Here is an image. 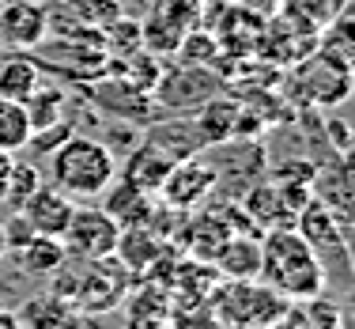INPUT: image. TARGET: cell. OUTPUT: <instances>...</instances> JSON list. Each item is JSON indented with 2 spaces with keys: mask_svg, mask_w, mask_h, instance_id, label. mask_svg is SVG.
Returning <instances> with one entry per match:
<instances>
[{
  "mask_svg": "<svg viewBox=\"0 0 355 329\" xmlns=\"http://www.w3.org/2000/svg\"><path fill=\"white\" fill-rule=\"evenodd\" d=\"M268 288H276L287 303L314 299L329 288V273L310 242L295 231V223H280L261 231V276Z\"/></svg>",
  "mask_w": 355,
  "mask_h": 329,
  "instance_id": "cell-1",
  "label": "cell"
},
{
  "mask_svg": "<svg viewBox=\"0 0 355 329\" xmlns=\"http://www.w3.org/2000/svg\"><path fill=\"white\" fill-rule=\"evenodd\" d=\"M46 163H49V185H57L72 201H98L106 193V185L117 178V155L103 140L80 137V133H72L57 151H49Z\"/></svg>",
  "mask_w": 355,
  "mask_h": 329,
  "instance_id": "cell-2",
  "label": "cell"
},
{
  "mask_svg": "<svg viewBox=\"0 0 355 329\" xmlns=\"http://www.w3.org/2000/svg\"><path fill=\"white\" fill-rule=\"evenodd\" d=\"M287 307L291 303L265 280H227L212 295V314L234 326H272L280 314H287Z\"/></svg>",
  "mask_w": 355,
  "mask_h": 329,
  "instance_id": "cell-3",
  "label": "cell"
},
{
  "mask_svg": "<svg viewBox=\"0 0 355 329\" xmlns=\"http://www.w3.org/2000/svg\"><path fill=\"white\" fill-rule=\"evenodd\" d=\"M219 189V174H216V163L197 151V155L182 159L166 171L163 185H159L155 197L163 201V208L171 212H197L200 205H208V197H216Z\"/></svg>",
  "mask_w": 355,
  "mask_h": 329,
  "instance_id": "cell-4",
  "label": "cell"
},
{
  "mask_svg": "<svg viewBox=\"0 0 355 329\" xmlns=\"http://www.w3.org/2000/svg\"><path fill=\"white\" fill-rule=\"evenodd\" d=\"M117 239H121V227L106 208H76L61 235V246L80 265H95V261L114 258Z\"/></svg>",
  "mask_w": 355,
  "mask_h": 329,
  "instance_id": "cell-5",
  "label": "cell"
},
{
  "mask_svg": "<svg viewBox=\"0 0 355 329\" xmlns=\"http://www.w3.org/2000/svg\"><path fill=\"white\" fill-rule=\"evenodd\" d=\"M295 83H299V95L306 99V103L340 106V103H348V95H352V61L325 46L321 53H314L299 69Z\"/></svg>",
  "mask_w": 355,
  "mask_h": 329,
  "instance_id": "cell-6",
  "label": "cell"
},
{
  "mask_svg": "<svg viewBox=\"0 0 355 329\" xmlns=\"http://www.w3.org/2000/svg\"><path fill=\"white\" fill-rule=\"evenodd\" d=\"M49 38V12L42 0H0V53H27Z\"/></svg>",
  "mask_w": 355,
  "mask_h": 329,
  "instance_id": "cell-7",
  "label": "cell"
},
{
  "mask_svg": "<svg viewBox=\"0 0 355 329\" xmlns=\"http://www.w3.org/2000/svg\"><path fill=\"white\" fill-rule=\"evenodd\" d=\"M295 231L310 242V250L321 258V254H348V231L340 227V219L329 212L318 197H310L306 205L295 212Z\"/></svg>",
  "mask_w": 355,
  "mask_h": 329,
  "instance_id": "cell-8",
  "label": "cell"
},
{
  "mask_svg": "<svg viewBox=\"0 0 355 329\" xmlns=\"http://www.w3.org/2000/svg\"><path fill=\"white\" fill-rule=\"evenodd\" d=\"M76 212V201L64 197L57 185H38L27 201L19 205V216L27 219V227L35 235H49V239H61L69 219Z\"/></svg>",
  "mask_w": 355,
  "mask_h": 329,
  "instance_id": "cell-9",
  "label": "cell"
},
{
  "mask_svg": "<svg viewBox=\"0 0 355 329\" xmlns=\"http://www.w3.org/2000/svg\"><path fill=\"white\" fill-rule=\"evenodd\" d=\"M239 114L242 106L234 99H223V95H212L197 106V114L189 117L193 121V133H197L200 148H219V144H231L234 140V129H239Z\"/></svg>",
  "mask_w": 355,
  "mask_h": 329,
  "instance_id": "cell-10",
  "label": "cell"
},
{
  "mask_svg": "<svg viewBox=\"0 0 355 329\" xmlns=\"http://www.w3.org/2000/svg\"><path fill=\"white\" fill-rule=\"evenodd\" d=\"M212 95H219V83L212 80V72H205V69L171 72L166 80H159V103L171 106V110H197Z\"/></svg>",
  "mask_w": 355,
  "mask_h": 329,
  "instance_id": "cell-11",
  "label": "cell"
},
{
  "mask_svg": "<svg viewBox=\"0 0 355 329\" xmlns=\"http://www.w3.org/2000/svg\"><path fill=\"white\" fill-rule=\"evenodd\" d=\"M103 208L117 219V227H144L155 212V197L129 185L125 178H114L103 193Z\"/></svg>",
  "mask_w": 355,
  "mask_h": 329,
  "instance_id": "cell-12",
  "label": "cell"
},
{
  "mask_svg": "<svg viewBox=\"0 0 355 329\" xmlns=\"http://www.w3.org/2000/svg\"><path fill=\"white\" fill-rule=\"evenodd\" d=\"M223 280H257L261 276V235H231L212 258Z\"/></svg>",
  "mask_w": 355,
  "mask_h": 329,
  "instance_id": "cell-13",
  "label": "cell"
},
{
  "mask_svg": "<svg viewBox=\"0 0 355 329\" xmlns=\"http://www.w3.org/2000/svg\"><path fill=\"white\" fill-rule=\"evenodd\" d=\"M242 212H246L253 219V227L257 231H268V227H280V223H291V208L284 205V193L280 185H276L272 178H261L253 182L246 193H242Z\"/></svg>",
  "mask_w": 355,
  "mask_h": 329,
  "instance_id": "cell-14",
  "label": "cell"
},
{
  "mask_svg": "<svg viewBox=\"0 0 355 329\" xmlns=\"http://www.w3.org/2000/svg\"><path fill=\"white\" fill-rule=\"evenodd\" d=\"M144 144H148L151 151H159L166 163H182V159L205 151V148H200V140H197V133H193V121H189V117L151 125V129L144 133Z\"/></svg>",
  "mask_w": 355,
  "mask_h": 329,
  "instance_id": "cell-15",
  "label": "cell"
},
{
  "mask_svg": "<svg viewBox=\"0 0 355 329\" xmlns=\"http://www.w3.org/2000/svg\"><path fill=\"white\" fill-rule=\"evenodd\" d=\"M171 167L174 163H166L159 151H151L148 144H137L125 163H117V178H125L129 185H137V189H144V193H151V197H155Z\"/></svg>",
  "mask_w": 355,
  "mask_h": 329,
  "instance_id": "cell-16",
  "label": "cell"
},
{
  "mask_svg": "<svg viewBox=\"0 0 355 329\" xmlns=\"http://www.w3.org/2000/svg\"><path fill=\"white\" fill-rule=\"evenodd\" d=\"M231 235L234 231H231V223H227V216L219 212V208H208L205 216H193L189 227H185V242H189V250L197 261H212Z\"/></svg>",
  "mask_w": 355,
  "mask_h": 329,
  "instance_id": "cell-17",
  "label": "cell"
},
{
  "mask_svg": "<svg viewBox=\"0 0 355 329\" xmlns=\"http://www.w3.org/2000/svg\"><path fill=\"white\" fill-rule=\"evenodd\" d=\"M38 83H42V69L27 53H4L0 57V99L27 103Z\"/></svg>",
  "mask_w": 355,
  "mask_h": 329,
  "instance_id": "cell-18",
  "label": "cell"
},
{
  "mask_svg": "<svg viewBox=\"0 0 355 329\" xmlns=\"http://www.w3.org/2000/svg\"><path fill=\"white\" fill-rule=\"evenodd\" d=\"M117 258L125 261L129 269H148L163 258V239H159L151 227H121V239H117Z\"/></svg>",
  "mask_w": 355,
  "mask_h": 329,
  "instance_id": "cell-19",
  "label": "cell"
},
{
  "mask_svg": "<svg viewBox=\"0 0 355 329\" xmlns=\"http://www.w3.org/2000/svg\"><path fill=\"white\" fill-rule=\"evenodd\" d=\"M15 254H19L23 273H31V276H53V273H61L64 261H69L61 239H49V235H35V239H31L27 246H19Z\"/></svg>",
  "mask_w": 355,
  "mask_h": 329,
  "instance_id": "cell-20",
  "label": "cell"
},
{
  "mask_svg": "<svg viewBox=\"0 0 355 329\" xmlns=\"http://www.w3.org/2000/svg\"><path fill=\"white\" fill-rule=\"evenodd\" d=\"M61 4L64 15H72L76 27H91V31H106L121 19V0H49Z\"/></svg>",
  "mask_w": 355,
  "mask_h": 329,
  "instance_id": "cell-21",
  "label": "cell"
},
{
  "mask_svg": "<svg viewBox=\"0 0 355 329\" xmlns=\"http://www.w3.org/2000/svg\"><path fill=\"white\" fill-rule=\"evenodd\" d=\"M31 140V117L27 106L15 99H0V151H23Z\"/></svg>",
  "mask_w": 355,
  "mask_h": 329,
  "instance_id": "cell-22",
  "label": "cell"
},
{
  "mask_svg": "<svg viewBox=\"0 0 355 329\" xmlns=\"http://www.w3.org/2000/svg\"><path fill=\"white\" fill-rule=\"evenodd\" d=\"M64 103H69V95H64L61 87H46V83H38L35 91H31V99L23 106H27V117H31V133L35 129H46V125L61 121L64 117Z\"/></svg>",
  "mask_w": 355,
  "mask_h": 329,
  "instance_id": "cell-23",
  "label": "cell"
},
{
  "mask_svg": "<svg viewBox=\"0 0 355 329\" xmlns=\"http://www.w3.org/2000/svg\"><path fill=\"white\" fill-rule=\"evenodd\" d=\"M38 185H42L38 167L31 163V159H23V163L15 159V163H12V174H8V185H4V197H0V201H4L12 212H19V205L38 189Z\"/></svg>",
  "mask_w": 355,
  "mask_h": 329,
  "instance_id": "cell-24",
  "label": "cell"
},
{
  "mask_svg": "<svg viewBox=\"0 0 355 329\" xmlns=\"http://www.w3.org/2000/svg\"><path fill=\"white\" fill-rule=\"evenodd\" d=\"M299 318H302L306 329H340L344 310H340V303L325 299V292H321V295H314V299H302Z\"/></svg>",
  "mask_w": 355,
  "mask_h": 329,
  "instance_id": "cell-25",
  "label": "cell"
},
{
  "mask_svg": "<svg viewBox=\"0 0 355 329\" xmlns=\"http://www.w3.org/2000/svg\"><path fill=\"white\" fill-rule=\"evenodd\" d=\"M72 133H76V129L61 117V121H53V125H46V129H35V133H31V140H27V148H23V151H31V155L46 159L49 151H57V148L64 144V140L72 137Z\"/></svg>",
  "mask_w": 355,
  "mask_h": 329,
  "instance_id": "cell-26",
  "label": "cell"
},
{
  "mask_svg": "<svg viewBox=\"0 0 355 329\" xmlns=\"http://www.w3.org/2000/svg\"><path fill=\"white\" fill-rule=\"evenodd\" d=\"M272 182H291V185H310L314 182V163L310 159H291V163L276 167Z\"/></svg>",
  "mask_w": 355,
  "mask_h": 329,
  "instance_id": "cell-27",
  "label": "cell"
},
{
  "mask_svg": "<svg viewBox=\"0 0 355 329\" xmlns=\"http://www.w3.org/2000/svg\"><path fill=\"white\" fill-rule=\"evenodd\" d=\"M0 231H4V250H19V246H27V242L35 239V231L27 227V219H23L19 212L8 219V223H0Z\"/></svg>",
  "mask_w": 355,
  "mask_h": 329,
  "instance_id": "cell-28",
  "label": "cell"
},
{
  "mask_svg": "<svg viewBox=\"0 0 355 329\" xmlns=\"http://www.w3.org/2000/svg\"><path fill=\"white\" fill-rule=\"evenodd\" d=\"M325 133H329V144H333L336 155H348V159H352V129H348V121H340V117H329V121H325Z\"/></svg>",
  "mask_w": 355,
  "mask_h": 329,
  "instance_id": "cell-29",
  "label": "cell"
},
{
  "mask_svg": "<svg viewBox=\"0 0 355 329\" xmlns=\"http://www.w3.org/2000/svg\"><path fill=\"white\" fill-rule=\"evenodd\" d=\"M272 329H306V326H302L299 310H291V307H287V314H280V318H276V322H272Z\"/></svg>",
  "mask_w": 355,
  "mask_h": 329,
  "instance_id": "cell-30",
  "label": "cell"
},
{
  "mask_svg": "<svg viewBox=\"0 0 355 329\" xmlns=\"http://www.w3.org/2000/svg\"><path fill=\"white\" fill-rule=\"evenodd\" d=\"M129 329H174L166 318H132Z\"/></svg>",
  "mask_w": 355,
  "mask_h": 329,
  "instance_id": "cell-31",
  "label": "cell"
},
{
  "mask_svg": "<svg viewBox=\"0 0 355 329\" xmlns=\"http://www.w3.org/2000/svg\"><path fill=\"white\" fill-rule=\"evenodd\" d=\"M12 163H15L12 151H0V197H4V185H8V174H12Z\"/></svg>",
  "mask_w": 355,
  "mask_h": 329,
  "instance_id": "cell-32",
  "label": "cell"
},
{
  "mask_svg": "<svg viewBox=\"0 0 355 329\" xmlns=\"http://www.w3.org/2000/svg\"><path fill=\"white\" fill-rule=\"evenodd\" d=\"M0 329H19V318L8 314V310H0Z\"/></svg>",
  "mask_w": 355,
  "mask_h": 329,
  "instance_id": "cell-33",
  "label": "cell"
},
{
  "mask_svg": "<svg viewBox=\"0 0 355 329\" xmlns=\"http://www.w3.org/2000/svg\"><path fill=\"white\" fill-rule=\"evenodd\" d=\"M42 4H49V0H42Z\"/></svg>",
  "mask_w": 355,
  "mask_h": 329,
  "instance_id": "cell-34",
  "label": "cell"
}]
</instances>
